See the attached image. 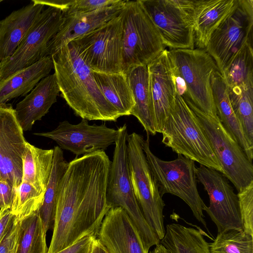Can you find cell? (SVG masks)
<instances>
[{
	"label": "cell",
	"instance_id": "obj_27",
	"mask_svg": "<svg viewBox=\"0 0 253 253\" xmlns=\"http://www.w3.org/2000/svg\"><path fill=\"white\" fill-rule=\"evenodd\" d=\"M92 74L103 96L120 116L131 115L135 103L126 75L93 71Z\"/></svg>",
	"mask_w": 253,
	"mask_h": 253
},
{
	"label": "cell",
	"instance_id": "obj_28",
	"mask_svg": "<svg viewBox=\"0 0 253 253\" xmlns=\"http://www.w3.org/2000/svg\"><path fill=\"white\" fill-rule=\"evenodd\" d=\"M160 243L170 253H211L200 231L178 223L168 224Z\"/></svg>",
	"mask_w": 253,
	"mask_h": 253
},
{
	"label": "cell",
	"instance_id": "obj_31",
	"mask_svg": "<svg viewBox=\"0 0 253 253\" xmlns=\"http://www.w3.org/2000/svg\"><path fill=\"white\" fill-rule=\"evenodd\" d=\"M46 234L38 210L20 221L16 244L11 253H47Z\"/></svg>",
	"mask_w": 253,
	"mask_h": 253
},
{
	"label": "cell",
	"instance_id": "obj_5",
	"mask_svg": "<svg viewBox=\"0 0 253 253\" xmlns=\"http://www.w3.org/2000/svg\"><path fill=\"white\" fill-rule=\"evenodd\" d=\"M149 136L144 139L142 148L161 195L169 193L181 199L207 229L203 210L205 204L197 187L195 161L181 155L171 161L160 159L150 149Z\"/></svg>",
	"mask_w": 253,
	"mask_h": 253
},
{
	"label": "cell",
	"instance_id": "obj_17",
	"mask_svg": "<svg viewBox=\"0 0 253 253\" xmlns=\"http://www.w3.org/2000/svg\"><path fill=\"white\" fill-rule=\"evenodd\" d=\"M155 129L162 133L173 103L176 88L169 50L165 49L148 65Z\"/></svg>",
	"mask_w": 253,
	"mask_h": 253
},
{
	"label": "cell",
	"instance_id": "obj_13",
	"mask_svg": "<svg viewBox=\"0 0 253 253\" xmlns=\"http://www.w3.org/2000/svg\"><path fill=\"white\" fill-rule=\"evenodd\" d=\"M64 21L61 9L48 6L43 9L14 53L0 62V81L45 57L48 42Z\"/></svg>",
	"mask_w": 253,
	"mask_h": 253
},
{
	"label": "cell",
	"instance_id": "obj_1",
	"mask_svg": "<svg viewBox=\"0 0 253 253\" xmlns=\"http://www.w3.org/2000/svg\"><path fill=\"white\" fill-rule=\"evenodd\" d=\"M111 163L103 150L76 157L68 163L59 183L47 253H56L87 235L97 238L111 208L106 199Z\"/></svg>",
	"mask_w": 253,
	"mask_h": 253
},
{
	"label": "cell",
	"instance_id": "obj_9",
	"mask_svg": "<svg viewBox=\"0 0 253 253\" xmlns=\"http://www.w3.org/2000/svg\"><path fill=\"white\" fill-rule=\"evenodd\" d=\"M175 69L182 79L189 99L204 113L217 116L211 77L218 70L211 56L204 49H176L169 50Z\"/></svg>",
	"mask_w": 253,
	"mask_h": 253
},
{
	"label": "cell",
	"instance_id": "obj_10",
	"mask_svg": "<svg viewBox=\"0 0 253 253\" xmlns=\"http://www.w3.org/2000/svg\"><path fill=\"white\" fill-rule=\"evenodd\" d=\"M165 46L194 49L193 0H139Z\"/></svg>",
	"mask_w": 253,
	"mask_h": 253
},
{
	"label": "cell",
	"instance_id": "obj_14",
	"mask_svg": "<svg viewBox=\"0 0 253 253\" xmlns=\"http://www.w3.org/2000/svg\"><path fill=\"white\" fill-rule=\"evenodd\" d=\"M198 180L207 192L210 200L206 211L215 223L218 233L230 230H243L237 194L226 178L220 172L203 165L196 167Z\"/></svg>",
	"mask_w": 253,
	"mask_h": 253
},
{
	"label": "cell",
	"instance_id": "obj_29",
	"mask_svg": "<svg viewBox=\"0 0 253 253\" xmlns=\"http://www.w3.org/2000/svg\"><path fill=\"white\" fill-rule=\"evenodd\" d=\"M221 74L228 89L248 90L253 88V42L246 43Z\"/></svg>",
	"mask_w": 253,
	"mask_h": 253
},
{
	"label": "cell",
	"instance_id": "obj_24",
	"mask_svg": "<svg viewBox=\"0 0 253 253\" xmlns=\"http://www.w3.org/2000/svg\"><path fill=\"white\" fill-rule=\"evenodd\" d=\"M51 56H45L35 64L0 81V104L19 96H23L31 91L53 69Z\"/></svg>",
	"mask_w": 253,
	"mask_h": 253
},
{
	"label": "cell",
	"instance_id": "obj_26",
	"mask_svg": "<svg viewBox=\"0 0 253 253\" xmlns=\"http://www.w3.org/2000/svg\"><path fill=\"white\" fill-rule=\"evenodd\" d=\"M53 148L43 149L27 142L22 156V181L44 194L52 169Z\"/></svg>",
	"mask_w": 253,
	"mask_h": 253
},
{
	"label": "cell",
	"instance_id": "obj_16",
	"mask_svg": "<svg viewBox=\"0 0 253 253\" xmlns=\"http://www.w3.org/2000/svg\"><path fill=\"white\" fill-rule=\"evenodd\" d=\"M27 141L9 104H0V180L15 190L22 182V156Z\"/></svg>",
	"mask_w": 253,
	"mask_h": 253
},
{
	"label": "cell",
	"instance_id": "obj_43",
	"mask_svg": "<svg viewBox=\"0 0 253 253\" xmlns=\"http://www.w3.org/2000/svg\"><path fill=\"white\" fill-rule=\"evenodd\" d=\"M155 246L154 249L148 253H170L169 251L160 243Z\"/></svg>",
	"mask_w": 253,
	"mask_h": 253
},
{
	"label": "cell",
	"instance_id": "obj_44",
	"mask_svg": "<svg viewBox=\"0 0 253 253\" xmlns=\"http://www.w3.org/2000/svg\"><path fill=\"white\" fill-rule=\"evenodd\" d=\"M2 1V0H0V2Z\"/></svg>",
	"mask_w": 253,
	"mask_h": 253
},
{
	"label": "cell",
	"instance_id": "obj_2",
	"mask_svg": "<svg viewBox=\"0 0 253 253\" xmlns=\"http://www.w3.org/2000/svg\"><path fill=\"white\" fill-rule=\"evenodd\" d=\"M51 57L61 95L76 115L89 121L111 122L121 117L103 96L92 71L72 41Z\"/></svg>",
	"mask_w": 253,
	"mask_h": 253
},
{
	"label": "cell",
	"instance_id": "obj_33",
	"mask_svg": "<svg viewBox=\"0 0 253 253\" xmlns=\"http://www.w3.org/2000/svg\"><path fill=\"white\" fill-rule=\"evenodd\" d=\"M209 249L211 253H253V236L243 230L224 231L218 233Z\"/></svg>",
	"mask_w": 253,
	"mask_h": 253
},
{
	"label": "cell",
	"instance_id": "obj_18",
	"mask_svg": "<svg viewBox=\"0 0 253 253\" xmlns=\"http://www.w3.org/2000/svg\"><path fill=\"white\" fill-rule=\"evenodd\" d=\"M97 238L108 253H148L141 237L126 212L111 207L105 214Z\"/></svg>",
	"mask_w": 253,
	"mask_h": 253
},
{
	"label": "cell",
	"instance_id": "obj_35",
	"mask_svg": "<svg viewBox=\"0 0 253 253\" xmlns=\"http://www.w3.org/2000/svg\"><path fill=\"white\" fill-rule=\"evenodd\" d=\"M243 231L253 236V181L237 194Z\"/></svg>",
	"mask_w": 253,
	"mask_h": 253
},
{
	"label": "cell",
	"instance_id": "obj_20",
	"mask_svg": "<svg viewBox=\"0 0 253 253\" xmlns=\"http://www.w3.org/2000/svg\"><path fill=\"white\" fill-rule=\"evenodd\" d=\"M59 89L54 73L42 79L14 109L16 120L23 131L30 130L57 102Z\"/></svg>",
	"mask_w": 253,
	"mask_h": 253
},
{
	"label": "cell",
	"instance_id": "obj_6",
	"mask_svg": "<svg viewBox=\"0 0 253 253\" xmlns=\"http://www.w3.org/2000/svg\"><path fill=\"white\" fill-rule=\"evenodd\" d=\"M123 19L122 72L148 65L164 50L160 36L140 0H125Z\"/></svg>",
	"mask_w": 253,
	"mask_h": 253
},
{
	"label": "cell",
	"instance_id": "obj_7",
	"mask_svg": "<svg viewBox=\"0 0 253 253\" xmlns=\"http://www.w3.org/2000/svg\"><path fill=\"white\" fill-rule=\"evenodd\" d=\"M144 139L142 135L136 132L127 136L129 175L133 191L142 212L161 240L166 232L163 214L165 204L143 150Z\"/></svg>",
	"mask_w": 253,
	"mask_h": 253
},
{
	"label": "cell",
	"instance_id": "obj_34",
	"mask_svg": "<svg viewBox=\"0 0 253 253\" xmlns=\"http://www.w3.org/2000/svg\"><path fill=\"white\" fill-rule=\"evenodd\" d=\"M44 194L37 191L29 183L22 181L15 190L11 211L15 219L20 221L39 210Z\"/></svg>",
	"mask_w": 253,
	"mask_h": 253
},
{
	"label": "cell",
	"instance_id": "obj_40",
	"mask_svg": "<svg viewBox=\"0 0 253 253\" xmlns=\"http://www.w3.org/2000/svg\"><path fill=\"white\" fill-rule=\"evenodd\" d=\"M14 217V215L11 213V209H0V241L11 225Z\"/></svg>",
	"mask_w": 253,
	"mask_h": 253
},
{
	"label": "cell",
	"instance_id": "obj_25",
	"mask_svg": "<svg viewBox=\"0 0 253 253\" xmlns=\"http://www.w3.org/2000/svg\"><path fill=\"white\" fill-rule=\"evenodd\" d=\"M211 84L213 100L219 120L252 163L253 147L250 145L245 138L231 105L225 80L218 70L212 75Z\"/></svg>",
	"mask_w": 253,
	"mask_h": 253
},
{
	"label": "cell",
	"instance_id": "obj_12",
	"mask_svg": "<svg viewBox=\"0 0 253 253\" xmlns=\"http://www.w3.org/2000/svg\"><path fill=\"white\" fill-rule=\"evenodd\" d=\"M253 0H238L230 14L212 33L205 48L222 73L237 53L253 42Z\"/></svg>",
	"mask_w": 253,
	"mask_h": 253
},
{
	"label": "cell",
	"instance_id": "obj_15",
	"mask_svg": "<svg viewBox=\"0 0 253 253\" xmlns=\"http://www.w3.org/2000/svg\"><path fill=\"white\" fill-rule=\"evenodd\" d=\"M118 132V129L109 127L105 124L89 125L87 120L82 119L77 124L64 121L51 131L34 134L53 140L61 149L69 151L78 157L106 150L115 144Z\"/></svg>",
	"mask_w": 253,
	"mask_h": 253
},
{
	"label": "cell",
	"instance_id": "obj_4",
	"mask_svg": "<svg viewBox=\"0 0 253 253\" xmlns=\"http://www.w3.org/2000/svg\"><path fill=\"white\" fill-rule=\"evenodd\" d=\"M106 190L108 204L121 207L136 228L146 251L160 240L146 220L134 196L130 178L127 150L128 135L126 124L118 128Z\"/></svg>",
	"mask_w": 253,
	"mask_h": 253
},
{
	"label": "cell",
	"instance_id": "obj_11",
	"mask_svg": "<svg viewBox=\"0 0 253 253\" xmlns=\"http://www.w3.org/2000/svg\"><path fill=\"white\" fill-rule=\"evenodd\" d=\"M72 42L92 71L107 73H123L121 13L98 28Z\"/></svg>",
	"mask_w": 253,
	"mask_h": 253
},
{
	"label": "cell",
	"instance_id": "obj_32",
	"mask_svg": "<svg viewBox=\"0 0 253 253\" xmlns=\"http://www.w3.org/2000/svg\"><path fill=\"white\" fill-rule=\"evenodd\" d=\"M227 91L231 105L245 138L253 147V88L227 89Z\"/></svg>",
	"mask_w": 253,
	"mask_h": 253
},
{
	"label": "cell",
	"instance_id": "obj_38",
	"mask_svg": "<svg viewBox=\"0 0 253 253\" xmlns=\"http://www.w3.org/2000/svg\"><path fill=\"white\" fill-rule=\"evenodd\" d=\"M95 238L91 235L85 236L56 253H91Z\"/></svg>",
	"mask_w": 253,
	"mask_h": 253
},
{
	"label": "cell",
	"instance_id": "obj_30",
	"mask_svg": "<svg viewBox=\"0 0 253 253\" xmlns=\"http://www.w3.org/2000/svg\"><path fill=\"white\" fill-rule=\"evenodd\" d=\"M68 163L65 160L62 149L58 146L53 148L52 169L44 193L42 204L39 210L46 232L54 223L58 188Z\"/></svg>",
	"mask_w": 253,
	"mask_h": 253
},
{
	"label": "cell",
	"instance_id": "obj_8",
	"mask_svg": "<svg viewBox=\"0 0 253 253\" xmlns=\"http://www.w3.org/2000/svg\"><path fill=\"white\" fill-rule=\"evenodd\" d=\"M196 115L210 145L220 164L222 174L239 192L253 181V166L237 142L225 128L218 116L208 115L189 99L183 98Z\"/></svg>",
	"mask_w": 253,
	"mask_h": 253
},
{
	"label": "cell",
	"instance_id": "obj_23",
	"mask_svg": "<svg viewBox=\"0 0 253 253\" xmlns=\"http://www.w3.org/2000/svg\"><path fill=\"white\" fill-rule=\"evenodd\" d=\"M134 101L131 115L137 118L147 134L155 135L153 103L148 65L135 66L125 74Z\"/></svg>",
	"mask_w": 253,
	"mask_h": 253
},
{
	"label": "cell",
	"instance_id": "obj_3",
	"mask_svg": "<svg viewBox=\"0 0 253 253\" xmlns=\"http://www.w3.org/2000/svg\"><path fill=\"white\" fill-rule=\"evenodd\" d=\"M162 133V143L173 152L222 174L196 115L177 91Z\"/></svg>",
	"mask_w": 253,
	"mask_h": 253
},
{
	"label": "cell",
	"instance_id": "obj_39",
	"mask_svg": "<svg viewBox=\"0 0 253 253\" xmlns=\"http://www.w3.org/2000/svg\"><path fill=\"white\" fill-rule=\"evenodd\" d=\"M15 191L13 187L6 181L0 180V209H11Z\"/></svg>",
	"mask_w": 253,
	"mask_h": 253
},
{
	"label": "cell",
	"instance_id": "obj_21",
	"mask_svg": "<svg viewBox=\"0 0 253 253\" xmlns=\"http://www.w3.org/2000/svg\"><path fill=\"white\" fill-rule=\"evenodd\" d=\"M44 6L32 2L0 20V62L14 53Z\"/></svg>",
	"mask_w": 253,
	"mask_h": 253
},
{
	"label": "cell",
	"instance_id": "obj_36",
	"mask_svg": "<svg viewBox=\"0 0 253 253\" xmlns=\"http://www.w3.org/2000/svg\"><path fill=\"white\" fill-rule=\"evenodd\" d=\"M122 0H72L64 16L76 13H86L111 6Z\"/></svg>",
	"mask_w": 253,
	"mask_h": 253
},
{
	"label": "cell",
	"instance_id": "obj_19",
	"mask_svg": "<svg viewBox=\"0 0 253 253\" xmlns=\"http://www.w3.org/2000/svg\"><path fill=\"white\" fill-rule=\"evenodd\" d=\"M125 0L111 6L86 13L64 16V21L58 33L48 43L46 56H51L63 46L98 28L118 16Z\"/></svg>",
	"mask_w": 253,
	"mask_h": 253
},
{
	"label": "cell",
	"instance_id": "obj_41",
	"mask_svg": "<svg viewBox=\"0 0 253 253\" xmlns=\"http://www.w3.org/2000/svg\"><path fill=\"white\" fill-rule=\"evenodd\" d=\"M72 0H32V2L41 4L48 6H53L61 9L63 13L66 11L70 4Z\"/></svg>",
	"mask_w": 253,
	"mask_h": 253
},
{
	"label": "cell",
	"instance_id": "obj_37",
	"mask_svg": "<svg viewBox=\"0 0 253 253\" xmlns=\"http://www.w3.org/2000/svg\"><path fill=\"white\" fill-rule=\"evenodd\" d=\"M19 226L20 221H17L14 217L11 225L0 241V253L12 252L16 244Z\"/></svg>",
	"mask_w": 253,
	"mask_h": 253
},
{
	"label": "cell",
	"instance_id": "obj_22",
	"mask_svg": "<svg viewBox=\"0 0 253 253\" xmlns=\"http://www.w3.org/2000/svg\"><path fill=\"white\" fill-rule=\"evenodd\" d=\"M238 0H194L195 45L207 47L213 31L235 8Z\"/></svg>",
	"mask_w": 253,
	"mask_h": 253
},
{
	"label": "cell",
	"instance_id": "obj_42",
	"mask_svg": "<svg viewBox=\"0 0 253 253\" xmlns=\"http://www.w3.org/2000/svg\"><path fill=\"white\" fill-rule=\"evenodd\" d=\"M91 253H108L97 238L93 241Z\"/></svg>",
	"mask_w": 253,
	"mask_h": 253
}]
</instances>
